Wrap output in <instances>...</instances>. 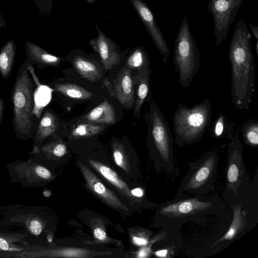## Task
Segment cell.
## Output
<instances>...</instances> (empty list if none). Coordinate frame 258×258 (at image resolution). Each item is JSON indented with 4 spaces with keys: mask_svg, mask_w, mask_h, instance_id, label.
I'll list each match as a JSON object with an SVG mask.
<instances>
[{
    "mask_svg": "<svg viewBox=\"0 0 258 258\" xmlns=\"http://www.w3.org/2000/svg\"><path fill=\"white\" fill-rule=\"evenodd\" d=\"M134 83L132 70L125 66L111 85V96L116 98L122 106L128 108H131L134 102Z\"/></svg>",
    "mask_w": 258,
    "mask_h": 258,
    "instance_id": "17",
    "label": "cell"
},
{
    "mask_svg": "<svg viewBox=\"0 0 258 258\" xmlns=\"http://www.w3.org/2000/svg\"><path fill=\"white\" fill-rule=\"evenodd\" d=\"M88 162L94 169L111 183L125 198L134 203H140L142 199L133 196L128 185L112 169L99 161L89 159Z\"/></svg>",
    "mask_w": 258,
    "mask_h": 258,
    "instance_id": "19",
    "label": "cell"
},
{
    "mask_svg": "<svg viewBox=\"0 0 258 258\" xmlns=\"http://www.w3.org/2000/svg\"><path fill=\"white\" fill-rule=\"evenodd\" d=\"M94 240L89 243L101 244L111 243L113 240L109 238L105 231L100 227H96L93 229Z\"/></svg>",
    "mask_w": 258,
    "mask_h": 258,
    "instance_id": "35",
    "label": "cell"
},
{
    "mask_svg": "<svg viewBox=\"0 0 258 258\" xmlns=\"http://www.w3.org/2000/svg\"><path fill=\"white\" fill-rule=\"evenodd\" d=\"M152 232L146 229L136 230L132 235V242L138 246H144L149 242Z\"/></svg>",
    "mask_w": 258,
    "mask_h": 258,
    "instance_id": "32",
    "label": "cell"
},
{
    "mask_svg": "<svg viewBox=\"0 0 258 258\" xmlns=\"http://www.w3.org/2000/svg\"><path fill=\"white\" fill-rule=\"evenodd\" d=\"M233 210V217L227 231L213 243L210 248L218 251L226 248L233 242L247 225L246 220L247 210L242 209L241 204L231 205Z\"/></svg>",
    "mask_w": 258,
    "mask_h": 258,
    "instance_id": "16",
    "label": "cell"
},
{
    "mask_svg": "<svg viewBox=\"0 0 258 258\" xmlns=\"http://www.w3.org/2000/svg\"><path fill=\"white\" fill-rule=\"evenodd\" d=\"M26 58L18 70L11 92L13 126L16 137L27 141L33 137L34 81L31 77Z\"/></svg>",
    "mask_w": 258,
    "mask_h": 258,
    "instance_id": "3",
    "label": "cell"
},
{
    "mask_svg": "<svg viewBox=\"0 0 258 258\" xmlns=\"http://www.w3.org/2000/svg\"><path fill=\"white\" fill-rule=\"evenodd\" d=\"M27 58L32 64L40 69L46 66H58L63 58L53 55L38 45L27 40L25 42Z\"/></svg>",
    "mask_w": 258,
    "mask_h": 258,
    "instance_id": "20",
    "label": "cell"
},
{
    "mask_svg": "<svg viewBox=\"0 0 258 258\" xmlns=\"http://www.w3.org/2000/svg\"><path fill=\"white\" fill-rule=\"evenodd\" d=\"M72 54V64L82 78L93 82L97 81L101 78L102 73L97 67L83 55L80 50H74Z\"/></svg>",
    "mask_w": 258,
    "mask_h": 258,
    "instance_id": "21",
    "label": "cell"
},
{
    "mask_svg": "<svg viewBox=\"0 0 258 258\" xmlns=\"http://www.w3.org/2000/svg\"><path fill=\"white\" fill-rule=\"evenodd\" d=\"M226 185L223 192L224 199L229 202L236 199L242 185L249 181L243 159V148L238 137L228 144L227 163L225 170Z\"/></svg>",
    "mask_w": 258,
    "mask_h": 258,
    "instance_id": "9",
    "label": "cell"
},
{
    "mask_svg": "<svg viewBox=\"0 0 258 258\" xmlns=\"http://www.w3.org/2000/svg\"><path fill=\"white\" fill-rule=\"evenodd\" d=\"M84 119L100 124H113L116 121L114 109L108 100H104L86 114Z\"/></svg>",
    "mask_w": 258,
    "mask_h": 258,
    "instance_id": "22",
    "label": "cell"
},
{
    "mask_svg": "<svg viewBox=\"0 0 258 258\" xmlns=\"http://www.w3.org/2000/svg\"><path fill=\"white\" fill-rule=\"evenodd\" d=\"M0 225L20 227L26 237L34 239L45 232L47 221L38 207L16 204L0 207Z\"/></svg>",
    "mask_w": 258,
    "mask_h": 258,
    "instance_id": "8",
    "label": "cell"
},
{
    "mask_svg": "<svg viewBox=\"0 0 258 258\" xmlns=\"http://www.w3.org/2000/svg\"><path fill=\"white\" fill-rule=\"evenodd\" d=\"M176 249L177 248L173 247H163L161 249L156 250L154 252V254L159 257H171L170 254L173 255L174 249Z\"/></svg>",
    "mask_w": 258,
    "mask_h": 258,
    "instance_id": "36",
    "label": "cell"
},
{
    "mask_svg": "<svg viewBox=\"0 0 258 258\" xmlns=\"http://www.w3.org/2000/svg\"><path fill=\"white\" fill-rule=\"evenodd\" d=\"M24 232H12L0 230V257H14L29 244Z\"/></svg>",
    "mask_w": 258,
    "mask_h": 258,
    "instance_id": "18",
    "label": "cell"
},
{
    "mask_svg": "<svg viewBox=\"0 0 258 258\" xmlns=\"http://www.w3.org/2000/svg\"><path fill=\"white\" fill-rule=\"evenodd\" d=\"M157 48L163 61L167 63L170 57L169 47L150 8L142 0H129Z\"/></svg>",
    "mask_w": 258,
    "mask_h": 258,
    "instance_id": "12",
    "label": "cell"
},
{
    "mask_svg": "<svg viewBox=\"0 0 258 258\" xmlns=\"http://www.w3.org/2000/svg\"><path fill=\"white\" fill-rule=\"evenodd\" d=\"M148 124L149 146L157 169L168 175L174 174L173 139L166 120L154 102L150 104Z\"/></svg>",
    "mask_w": 258,
    "mask_h": 258,
    "instance_id": "5",
    "label": "cell"
},
{
    "mask_svg": "<svg viewBox=\"0 0 258 258\" xmlns=\"http://www.w3.org/2000/svg\"><path fill=\"white\" fill-rule=\"evenodd\" d=\"M132 195L135 197L142 199L144 196V190L140 187H137L131 190Z\"/></svg>",
    "mask_w": 258,
    "mask_h": 258,
    "instance_id": "37",
    "label": "cell"
},
{
    "mask_svg": "<svg viewBox=\"0 0 258 258\" xmlns=\"http://www.w3.org/2000/svg\"><path fill=\"white\" fill-rule=\"evenodd\" d=\"M85 1L90 4H94L96 1V0H85Z\"/></svg>",
    "mask_w": 258,
    "mask_h": 258,
    "instance_id": "41",
    "label": "cell"
},
{
    "mask_svg": "<svg viewBox=\"0 0 258 258\" xmlns=\"http://www.w3.org/2000/svg\"><path fill=\"white\" fill-rule=\"evenodd\" d=\"M251 39L245 22L239 20L232 36L229 52L231 100L239 110L249 109L254 91L255 63Z\"/></svg>",
    "mask_w": 258,
    "mask_h": 258,
    "instance_id": "1",
    "label": "cell"
},
{
    "mask_svg": "<svg viewBox=\"0 0 258 258\" xmlns=\"http://www.w3.org/2000/svg\"><path fill=\"white\" fill-rule=\"evenodd\" d=\"M107 252H95L77 247H46L38 244L27 245L24 249L16 254L14 257H77L83 258L106 254Z\"/></svg>",
    "mask_w": 258,
    "mask_h": 258,
    "instance_id": "13",
    "label": "cell"
},
{
    "mask_svg": "<svg viewBox=\"0 0 258 258\" xmlns=\"http://www.w3.org/2000/svg\"><path fill=\"white\" fill-rule=\"evenodd\" d=\"M212 107L208 99L191 108L179 104L173 118L174 141L180 148L201 140L211 120Z\"/></svg>",
    "mask_w": 258,
    "mask_h": 258,
    "instance_id": "4",
    "label": "cell"
},
{
    "mask_svg": "<svg viewBox=\"0 0 258 258\" xmlns=\"http://www.w3.org/2000/svg\"><path fill=\"white\" fill-rule=\"evenodd\" d=\"M225 127L226 119L223 114H221L217 117L212 126V135L217 138L221 137L224 134Z\"/></svg>",
    "mask_w": 258,
    "mask_h": 258,
    "instance_id": "34",
    "label": "cell"
},
{
    "mask_svg": "<svg viewBox=\"0 0 258 258\" xmlns=\"http://www.w3.org/2000/svg\"><path fill=\"white\" fill-rule=\"evenodd\" d=\"M95 26L98 35L89 40V44L99 56L104 69L108 70L119 63L122 52L118 45L104 34L96 23Z\"/></svg>",
    "mask_w": 258,
    "mask_h": 258,
    "instance_id": "14",
    "label": "cell"
},
{
    "mask_svg": "<svg viewBox=\"0 0 258 258\" xmlns=\"http://www.w3.org/2000/svg\"><path fill=\"white\" fill-rule=\"evenodd\" d=\"M79 166L85 180L87 186L92 192L113 209L124 214L128 213V208L87 166L81 163H79Z\"/></svg>",
    "mask_w": 258,
    "mask_h": 258,
    "instance_id": "15",
    "label": "cell"
},
{
    "mask_svg": "<svg viewBox=\"0 0 258 258\" xmlns=\"http://www.w3.org/2000/svg\"><path fill=\"white\" fill-rule=\"evenodd\" d=\"M151 70H149L141 74H138L135 77L137 83V94L135 101L134 116L139 117L142 105L151 97L150 89V76Z\"/></svg>",
    "mask_w": 258,
    "mask_h": 258,
    "instance_id": "24",
    "label": "cell"
},
{
    "mask_svg": "<svg viewBox=\"0 0 258 258\" xmlns=\"http://www.w3.org/2000/svg\"><path fill=\"white\" fill-rule=\"evenodd\" d=\"M219 159L215 151L208 152L196 162L188 163V170L177 193L207 195L215 190Z\"/></svg>",
    "mask_w": 258,
    "mask_h": 258,
    "instance_id": "7",
    "label": "cell"
},
{
    "mask_svg": "<svg viewBox=\"0 0 258 258\" xmlns=\"http://www.w3.org/2000/svg\"><path fill=\"white\" fill-rule=\"evenodd\" d=\"M243 0H210L207 9L213 17L216 46L226 40L230 27Z\"/></svg>",
    "mask_w": 258,
    "mask_h": 258,
    "instance_id": "11",
    "label": "cell"
},
{
    "mask_svg": "<svg viewBox=\"0 0 258 258\" xmlns=\"http://www.w3.org/2000/svg\"><path fill=\"white\" fill-rule=\"evenodd\" d=\"M16 55V44L12 39L8 40L0 49V74L8 78L12 71Z\"/></svg>",
    "mask_w": 258,
    "mask_h": 258,
    "instance_id": "25",
    "label": "cell"
},
{
    "mask_svg": "<svg viewBox=\"0 0 258 258\" xmlns=\"http://www.w3.org/2000/svg\"><path fill=\"white\" fill-rule=\"evenodd\" d=\"M58 127L56 116L49 109L44 113L33 138L34 146H37L47 138L53 135Z\"/></svg>",
    "mask_w": 258,
    "mask_h": 258,
    "instance_id": "23",
    "label": "cell"
},
{
    "mask_svg": "<svg viewBox=\"0 0 258 258\" xmlns=\"http://www.w3.org/2000/svg\"><path fill=\"white\" fill-rule=\"evenodd\" d=\"M7 24L5 21L3 15L0 13V28H5L7 27Z\"/></svg>",
    "mask_w": 258,
    "mask_h": 258,
    "instance_id": "40",
    "label": "cell"
},
{
    "mask_svg": "<svg viewBox=\"0 0 258 258\" xmlns=\"http://www.w3.org/2000/svg\"><path fill=\"white\" fill-rule=\"evenodd\" d=\"M67 153V148L65 144L61 141H56L45 144L41 147H33L31 155L42 154L45 157H61Z\"/></svg>",
    "mask_w": 258,
    "mask_h": 258,
    "instance_id": "28",
    "label": "cell"
},
{
    "mask_svg": "<svg viewBox=\"0 0 258 258\" xmlns=\"http://www.w3.org/2000/svg\"><path fill=\"white\" fill-rule=\"evenodd\" d=\"M112 147L114 162L125 172L129 173L130 166L124 146L120 142H114Z\"/></svg>",
    "mask_w": 258,
    "mask_h": 258,
    "instance_id": "31",
    "label": "cell"
},
{
    "mask_svg": "<svg viewBox=\"0 0 258 258\" xmlns=\"http://www.w3.org/2000/svg\"><path fill=\"white\" fill-rule=\"evenodd\" d=\"M41 16L50 17L53 5V0H33Z\"/></svg>",
    "mask_w": 258,
    "mask_h": 258,
    "instance_id": "33",
    "label": "cell"
},
{
    "mask_svg": "<svg viewBox=\"0 0 258 258\" xmlns=\"http://www.w3.org/2000/svg\"><path fill=\"white\" fill-rule=\"evenodd\" d=\"M250 30L252 32L256 40H258V27L252 24H249Z\"/></svg>",
    "mask_w": 258,
    "mask_h": 258,
    "instance_id": "39",
    "label": "cell"
},
{
    "mask_svg": "<svg viewBox=\"0 0 258 258\" xmlns=\"http://www.w3.org/2000/svg\"><path fill=\"white\" fill-rule=\"evenodd\" d=\"M226 212V205L217 195L208 196L176 193L173 200L158 205L154 225L180 228L190 222L201 225L206 223L208 216H222Z\"/></svg>",
    "mask_w": 258,
    "mask_h": 258,
    "instance_id": "2",
    "label": "cell"
},
{
    "mask_svg": "<svg viewBox=\"0 0 258 258\" xmlns=\"http://www.w3.org/2000/svg\"><path fill=\"white\" fill-rule=\"evenodd\" d=\"M255 51L257 55H258V40L256 41L255 45Z\"/></svg>",
    "mask_w": 258,
    "mask_h": 258,
    "instance_id": "42",
    "label": "cell"
},
{
    "mask_svg": "<svg viewBox=\"0 0 258 258\" xmlns=\"http://www.w3.org/2000/svg\"><path fill=\"white\" fill-rule=\"evenodd\" d=\"M173 62L179 82L183 88L188 87L200 67V54L191 34L187 17L184 16L176 37Z\"/></svg>",
    "mask_w": 258,
    "mask_h": 258,
    "instance_id": "6",
    "label": "cell"
},
{
    "mask_svg": "<svg viewBox=\"0 0 258 258\" xmlns=\"http://www.w3.org/2000/svg\"><path fill=\"white\" fill-rule=\"evenodd\" d=\"M11 181L24 187L41 186L53 178L52 172L32 157L27 160H16L6 165Z\"/></svg>",
    "mask_w": 258,
    "mask_h": 258,
    "instance_id": "10",
    "label": "cell"
},
{
    "mask_svg": "<svg viewBox=\"0 0 258 258\" xmlns=\"http://www.w3.org/2000/svg\"><path fill=\"white\" fill-rule=\"evenodd\" d=\"M149 66L148 54L146 51L140 46L133 48L125 61V67L131 70H136L138 74L150 70Z\"/></svg>",
    "mask_w": 258,
    "mask_h": 258,
    "instance_id": "26",
    "label": "cell"
},
{
    "mask_svg": "<svg viewBox=\"0 0 258 258\" xmlns=\"http://www.w3.org/2000/svg\"><path fill=\"white\" fill-rule=\"evenodd\" d=\"M243 141L245 145L252 148L258 145V122L256 119H249L241 127Z\"/></svg>",
    "mask_w": 258,
    "mask_h": 258,
    "instance_id": "29",
    "label": "cell"
},
{
    "mask_svg": "<svg viewBox=\"0 0 258 258\" xmlns=\"http://www.w3.org/2000/svg\"><path fill=\"white\" fill-rule=\"evenodd\" d=\"M5 109V102L0 97V123H2L4 120V113Z\"/></svg>",
    "mask_w": 258,
    "mask_h": 258,
    "instance_id": "38",
    "label": "cell"
},
{
    "mask_svg": "<svg viewBox=\"0 0 258 258\" xmlns=\"http://www.w3.org/2000/svg\"><path fill=\"white\" fill-rule=\"evenodd\" d=\"M57 92L66 97L76 100H85L91 98L93 94L88 90L72 83H59L54 85Z\"/></svg>",
    "mask_w": 258,
    "mask_h": 258,
    "instance_id": "27",
    "label": "cell"
},
{
    "mask_svg": "<svg viewBox=\"0 0 258 258\" xmlns=\"http://www.w3.org/2000/svg\"><path fill=\"white\" fill-rule=\"evenodd\" d=\"M104 129L103 126L91 123H83L76 126L71 132L73 138L89 137L98 134Z\"/></svg>",
    "mask_w": 258,
    "mask_h": 258,
    "instance_id": "30",
    "label": "cell"
}]
</instances>
